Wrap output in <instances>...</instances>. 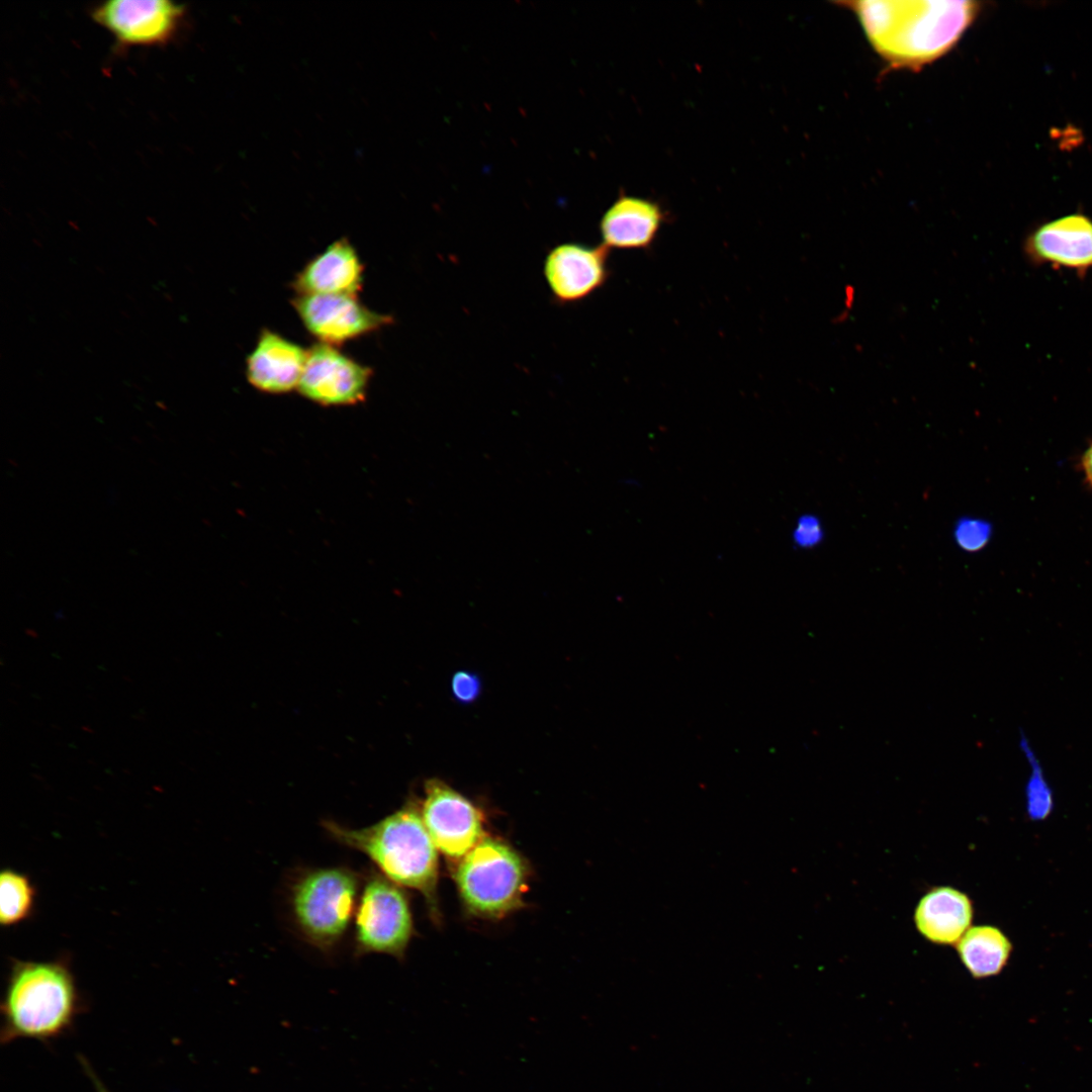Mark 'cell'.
Listing matches in <instances>:
<instances>
[{"mask_svg": "<svg viewBox=\"0 0 1092 1092\" xmlns=\"http://www.w3.org/2000/svg\"><path fill=\"white\" fill-rule=\"evenodd\" d=\"M421 815L437 849L449 857H463L483 837L476 807L446 784H426Z\"/></svg>", "mask_w": 1092, "mask_h": 1092, "instance_id": "obj_10", "label": "cell"}, {"mask_svg": "<svg viewBox=\"0 0 1092 1092\" xmlns=\"http://www.w3.org/2000/svg\"><path fill=\"white\" fill-rule=\"evenodd\" d=\"M306 353L299 345L264 329L247 357V379L253 387L268 393L297 389Z\"/></svg>", "mask_w": 1092, "mask_h": 1092, "instance_id": "obj_13", "label": "cell"}, {"mask_svg": "<svg viewBox=\"0 0 1092 1092\" xmlns=\"http://www.w3.org/2000/svg\"><path fill=\"white\" fill-rule=\"evenodd\" d=\"M1081 464L1085 477L1092 486V444L1084 452Z\"/></svg>", "mask_w": 1092, "mask_h": 1092, "instance_id": "obj_23", "label": "cell"}, {"mask_svg": "<svg viewBox=\"0 0 1092 1092\" xmlns=\"http://www.w3.org/2000/svg\"><path fill=\"white\" fill-rule=\"evenodd\" d=\"M36 889L23 873L6 868L0 874V923L12 927L28 920L35 908Z\"/></svg>", "mask_w": 1092, "mask_h": 1092, "instance_id": "obj_18", "label": "cell"}, {"mask_svg": "<svg viewBox=\"0 0 1092 1092\" xmlns=\"http://www.w3.org/2000/svg\"><path fill=\"white\" fill-rule=\"evenodd\" d=\"M1018 744L1029 767L1024 788L1026 812L1030 819L1042 820L1054 808V793L1036 752L1023 733L1020 735Z\"/></svg>", "mask_w": 1092, "mask_h": 1092, "instance_id": "obj_19", "label": "cell"}, {"mask_svg": "<svg viewBox=\"0 0 1092 1092\" xmlns=\"http://www.w3.org/2000/svg\"><path fill=\"white\" fill-rule=\"evenodd\" d=\"M854 299H855V289L853 288L852 285H847L845 287V289H844V300H843L846 311L848 309L850 310L852 308V305L854 303Z\"/></svg>", "mask_w": 1092, "mask_h": 1092, "instance_id": "obj_25", "label": "cell"}, {"mask_svg": "<svg viewBox=\"0 0 1092 1092\" xmlns=\"http://www.w3.org/2000/svg\"><path fill=\"white\" fill-rule=\"evenodd\" d=\"M91 16L120 46H163L177 35L186 8L167 0H112L94 7Z\"/></svg>", "mask_w": 1092, "mask_h": 1092, "instance_id": "obj_7", "label": "cell"}, {"mask_svg": "<svg viewBox=\"0 0 1092 1092\" xmlns=\"http://www.w3.org/2000/svg\"><path fill=\"white\" fill-rule=\"evenodd\" d=\"M1024 251L1034 264L1085 274L1092 269V220L1073 213L1048 221L1026 238Z\"/></svg>", "mask_w": 1092, "mask_h": 1092, "instance_id": "obj_12", "label": "cell"}, {"mask_svg": "<svg viewBox=\"0 0 1092 1092\" xmlns=\"http://www.w3.org/2000/svg\"><path fill=\"white\" fill-rule=\"evenodd\" d=\"M413 930L410 902L399 885L374 869L366 873L354 916L355 954L401 959Z\"/></svg>", "mask_w": 1092, "mask_h": 1092, "instance_id": "obj_6", "label": "cell"}, {"mask_svg": "<svg viewBox=\"0 0 1092 1092\" xmlns=\"http://www.w3.org/2000/svg\"><path fill=\"white\" fill-rule=\"evenodd\" d=\"M372 370L333 345L307 349L297 387L301 395L322 405H352L365 399Z\"/></svg>", "mask_w": 1092, "mask_h": 1092, "instance_id": "obj_8", "label": "cell"}, {"mask_svg": "<svg viewBox=\"0 0 1092 1092\" xmlns=\"http://www.w3.org/2000/svg\"><path fill=\"white\" fill-rule=\"evenodd\" d=\"M973 904L964 892L943 886L929 890L919 900L914 922L927 940L937 944H954L970 928Z\"/></svg>", "mask_w": 1092, "mask_h": 1092, "instance_id": "obj_16", "label": "cell"}, {"mask_svg": "<svg viewBox=\"0 0 1092 1092\" xmlns=\"http://www.w3.org/2000/svg\"><path fill=\"white\" fill-rule=\"evenodd\" d=\"M991 536V527L981 520H963L956 530V537L961 546L970 551L983 548Z\"/></svg>", "mask_w": 1092, "mask_h": 1092, "instance_id": "obj_20", "label": "cell"}, {"mask_svg": "<svg viewBox=\"0 0 1092 1092\" xmlns=\"http://www.w3.org/2000/svg\"><path fill=\"white\" fill-rule=\"evenodd\" d=\"M363 282V265L345 238L331 244L295 276L297 295L346 294L356 296Z\"/></svg>", "mask_w": 1092, "mask_h": 1092, "instance_id": "obj_15", "label": "cell"}, {"mask_svg": "<svg viewBox=\"0 0 1092 1092\" xmlns=\"http://www.w3.org/2000/svg\"><path fill=\"white\" fill-rule=\"evenodd\" d=\"M363 876L344 867L304 869L288 890L292 923L299 936L323 952L335 949L355 916Z\"/></svg>", "mask_w": 1092, "mask_h": 1092, "instance_id": "obj_4", "label": "cell"}, {"mask_svg": "<svg viewBox=\"0 0 1092 1092\" xmlns=\"http://www.w3.org/2000/svg\"><path fill=\"white\" fill-rule=\"evenodd\" d=\"M800 532L805 533L800 535V541L807 543H811L817 540L819 534L818 529L816 528V523L814 521H811L810 519L809 521L801 525Z\"/></svg>", "mask_w": 1092, "mask_h": 1092, "instance_id": "obj_22", "label": "cell"}, {"mask_svg": "<svg viewBox=\"0 0 1092 1092\" xmlns=\"http://www.w3.org/2000/svg\"><path fill=\"white\" fill-rule=\"evenodd\" d=\"M526 874L524 860L511 846L482 838L462 857L456 881L471 912L498 917L520 905Z\"/></svg>", "mask_w": 1092, "mask_h": 1092, "instance_id": "obj_5", "label": "cell"}, {"mask_svg": "<svg viewBox=\"0 0 1092 1092\" xmlns=\"http://www.w3.org/2000/svg\"><path fill=\"white\" fill-rule=\"evenodd\" d=\"M323 826L335 841L365 854L387 879L421 892L434 903L437 847L414 803L364 828H347L334 821H325Z\"/></svg>", "mask_w": 1092, "mask_h": 1092, "instance_id": "obj_2", "label": "cell"}, {"mask_svg": "<svg viewBox=\"0 0 1092 1092\" xmlns=\"http://www.w3.org/2000/svg\"><path fill=\"white\" fill-rule=\"evenodd\" d=\"M956 944L963 965L977 979L999 974L1012 949L1008 937L991 925L970 927Z\"/></svg>", "mask_w": 1092, "mask_h": 1092, "instance_id": "obj_17", "label": "cell"}, {"mask_svg": "<svg viewBox=\"0 0 1092 1092\" xmlns=\"http://www.w3.org/2000/svg\"><path fill=\"white\" fill-rule=\"evenodd\" d=\"M82 1063H83V1066H84L85 1070L87 1071L88 1076L92 1080V1082H93V1084H94V1086L96 1088V1091L97 1092H108L107 1089L101 1083V1081L98 1079V1077L95 1075V1073L91 1070L89 1065L84 1060H82Z\"/></svg>", "mask_w": 1092, "mask_h": 1092, "instance_id": "obj_24", "label": "cell"}, {"mask_svg": "<svg viewBox=\"0 0 1092 1092\" xmlns=\"http://www.w3.org/2000/svg\"><path fill=\"white\" fill-rule=\"evenodd\" d=\"M80 1003L76 980L65 961H15L1 1004L2 1041L56 1037L72 1025Z\"/></svg>", "mask_w": 1092, "mask_h": 1092, "instance_id": "obj_3", "label": "cell"}, {"mask_svg": "<svg viewBox=\"0 0 1092 1092\" xmlns=\"http://www.w3.org/2000/svg\"><path fill=\"white\" fill-rule=\"evenodd\" d=\"M451 691L456 701L461 704H470L480 695L481 682L474 672L460 670L452 676Z\"/></svg>", "mask_w": 1092, "mask_h": 1092, "instance_id": "obj_21", "label": "cell"}, {"mask_svg": "<svg viewBox=\"0 0 1092 1092\" xmlns=\"http://www.w3.org/2000/svg\"><path fill=\"white\" fill-rule=\"evenodd\" d=\"M609 251L604 245L575 242L549 250L543 274L552 300L558 305L575 304L601 289L611 273Z\"/></svg>", "mask_w": 1092, "mask_h": 1092, "instance_id": "obj_9", "label": "cell"}, {"mask_svg": "<svg viewBox=\"0 0 1092 1092\" xmlns=\"http://www.w3.org/2000/svg\"><path fill=\"white\" fill-rule=\"evenodd\" d=\"M665 219V211L657 202L620 195L601 218L602 245L609 250H646L655 242Z\"/></svg>", "mask_w": 1092, "mask_h": 1092, "instance_id": "obj_14", "label": "cell"}, {"mask_svg": "<svg viewBox=\"0 0 1092 1092\" xmlns=\"http://www.w3.org/2000/svg\"><path fill=\"white\" fill-rule=\"evenodd\" d=\"M300 321L320 343L339 345L379 330L392 318L346 294L297 295L292 300Z\"/></svg>", "mask_w": 1092, "mask_h": 1092, "instance_id": "obj_11", "label": "cell"}, {"mask_svg": "<svg viewBox=\"0 0 1092 1092\" xmlns=\"http://www.w3.org/2000/svg\"><path fill=\"white\" fill-rule=\"evenodd\" d=\"M875 49L897 66H917L945 53L972 22L973 2H856Z\"/></svg>", "mask_w": 1092, "mask_h": 1092, "instance_id": "obj_1", "label": "cell"}]
</instances>
